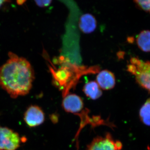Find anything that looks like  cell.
<instances>
[{"label": "cell", "mask_w": 150, "mask_h": 150, "mask_svg": "<svg viewBox=\"0 0 150 150\" xmlns=\"http://www.w3.org/2000/svg\"><path fill=\"white\" fill-rule=\"evenodd\" d=\"M9 58L0 67V86L15 98L29 93L35 79L34 70L26 59L10 52Z\"/></svg>", "instance_id": "6da1fadb"}, {"label": "cell", "mask_w": 150, "mask_h": 150, "mask_svg": "<svg viewBox=\"0 0 150 150\" xmlns=\"http://www.w3.org/2000/svg\"><path fill=\"white\" fill-rule=\"evenodd\" d=\"M127 70L134 75L138 83L150 92V62H144L137 57L130 59Z\"/></svg>", "instance_id": "7a4b0ae2"}, {"label": "cell", "mask_w": 150, "mask_h": 150, "mask_svg": "<svg viewBox=\"0 0 150 150\" xmlns=\"http://www.w3.org/2000/svg\"><path fill=\"white\" fill-rule=\"evenodd\" d=\"M122 147L121 142L114 139L110 133H107L103 137L94 138L86 150H121Z\"/></svg>", "instance_id": "3957f363"}, {"label": "cell", "mask_w": 150, "mask_h": 150, "mask_svg": "<svg viewBox=\"0 0 150 150\" xmlns=\"http://www.w3.org/2000/svg\"><path fill=\"white\" fill-rule=\"evenodd\" d=\"M23 140H25L11 129L0 127V150H16Z\"/></svg>", "instance_id": "277c9868"}, {"label": "cell", "mask_w": 150, "mask_h": 150, "mask_svg": "<svg viewBox=\"0 0 150 150\" xmlns=\"http://www.w3.org/2000/svg\"><path fill=\"white\" fill-rule=\"evenodd\" d=\"M45 114L41 108L31 105L25 112L24 120L30 127H35L42 124L45 121Z\"/></svg>", "instance_id": "5b68a950"}, {"label": "cell", "mask_w": 150, "mask_h": 150, "mask_svg": "<svg viewBox=\"0 0 150 150\" xmlns=\"http://www.w3.org/2000/svg\"><path fill=\"white\" fill-rule=\"evenodd\" d=\"M62 105L66 112L75 115H76L85 108L81 98L75 94H68L64 97Z\"/></svg>", "instance_id": "8992f818"}, {"label": "cell", "mask_w": 150, "mask_h": 150, "mask_svg": "<svg viewBox=\"0 0 150 150\" xmlns=\"http://www.w3.org/2000/svg\"><path fill=\"white\" fill-rule=\"evenodd\" d=\"M96 81L101 89L109 90L115 86V76L108 70H102L98 74Z\"/></svg>", "instance_id": "52a82bcc"}, {"label": "cell", "mask_w": 150, "mask_h": 150, "mask_svg": "<svg viewBox=\"0 0 150 150\" xmlns=\"http://www.w3.org/2000/svg\"><path fill=\"white\" fill-rule=\"evenodd\" d=\"M79 26L81 31L83 33H92L96 28V19L91 14H84L80 18Z\"/></svg>", "instance_id": "ba28073f"}, {"label": "cell", "mask_w": 150, "mask_h": 150, "mask_svg": "<svg viewBox=\"0 0 150 150\" xmlns=\"http://www.w3.org/2000/svg\"><path fill=\"white\" fill-rule=\"evenodd\" d=\"M83 91L86 96L93 100L98 99L102 95L101 89L96 81H91L86 83L84 86Z\"/></svg>", "instance_id": "9c48e42d"}, {"label": "cell", "mask_w": 150, "mask_h": 150, "mask_svg": "<svg viewBox=\"0 0 150 150\" xmlns=\"http://www.w3.org/2000/svg\"><path fill=\"white\" fill-rule=\"evenodd\" d=\"M137 46L142 51L145 52H150V30H142L137 35Z\"/></svg>", "instance_id": "30bf717a"}, {"label": "cell", "mask_w": 150, "mask_h": 150, "mask_svg": "<svg viewBox=\"0 0 150 150\" xmlns=\"http://www.w3.org/2000/svg\"><path fill=\"white\" fill-rule=\"evenodd\" d=\"M140 119L143 123L150 126V98L142 105L139 111Z\"/></svg>", "instance_id": "8fae6325"}, {"label": "cell", "mask_w": 150, "mask_h": 150, "mask_svg": "<svg viewBox=\"0 0 150 150\" xmlns=\"http://www.w3.org/2000/svg\"><path fill=\"white\" fill-rule=\"evenodd\" d=\"M134 2L140 8L150 13V0H136L134 1Z\"/></svg>", "instance_id": "7c38bea8"}, {"label": "cell", "mask_w": 150, "mask_h": 150, "mask_svg": "<svg viewBox=\"0 0 150 150\" xmlns=\"http://www.w3.org/2000/svg\"><path fill=\"white\" fill-rule=\"evenodd\" d=\"M35 2L38 6L40 7H45L50 5L52 1H35Z\"/></svg>", "instance_id": "4fadbf2b"}, {"label": "cell", "mask_w": 150, "mask_h": 150, "mask_svg": "<svg viewBox=\"0 0 150 150\" xmlns=\"http://www.w3.org/2000/svg\"><path fill=\"white\" fill-rule=\"evenodd\" d=\"M25 1H17V2L18 4L19 5H21L22 4H23L24 3V2H25Z\"/></svg>", "instance_id": "5bb4252c"}, {"label": "cell", "mask_w": 150, "mask_h": 150, "mask_svg": "<svg viewBox=\"0 0 150 150\" xmlns=\"http://www.w3.org/2000/svg\"><path fill=\"white\" fill-rule=\"evenodd\" d=\"M6 2H7V1H0V8L1 7L3 4H4V3Z\"/></svg>", "instance_id": "9a60e30c"}]
</instances>
